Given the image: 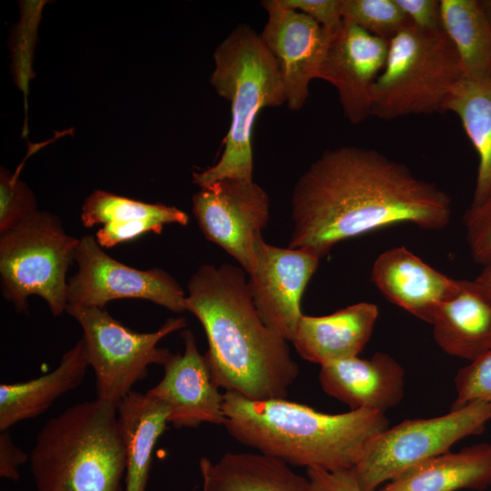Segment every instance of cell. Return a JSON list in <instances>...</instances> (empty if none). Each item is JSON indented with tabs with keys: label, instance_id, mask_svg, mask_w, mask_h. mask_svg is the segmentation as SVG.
I'll return each instance as SVG.
<instances>
[{
	"label": "cell",
	"instance_id": "9c48e42d",
	"mask_svg": "<svg viewBox=\"0 0 491 491\" xmlns=\"http://www.w3.org/2000/svg\"><path fill=\"white\" fill-rule=\"evenodd\" d=\"M80 325L89 366L95 375L97 398L117 405L144 379L151 365L164 366L173 353L157 345L186 326L184 317L169 318L159 329L138 333L125 326L104 308L67 306Z\"/></svg>",
	"mask_w": 491,
	"mask_h": 491
},
{
	"label": "cell",
	"instance_id": "f546056e",
	"mask_svg": "<svg viewBox=\"0 0 491 491\" xmlns=\"http://www.w3.org/2000/svg\"><path fill=\"white\" fill-rule=\"evenodd\" d=\"M466 240L475 261H491V195L477 205H471L464 216Z\"/></svg>",
	"mask_w": 491,
	"mask_h": 491
},
{
	"label": "cell",
	"instance_id": "ac0fdd59",
	"mask_svg": "<svg viewBox=\"0 0 491 491\" xmlns=\"http://www.w3.org/2000/svg\"><path fill=\"white\" fill-rule=\"evenodd\" d=\"M378 316V307L368 302L326 316L303 315L291 342L302 358L320 366L358 356L371 338Z\"/></svg>",
	"mask_w": 491,
	"mask_h": 491
},
{
	"label": "cell",
	"instance_id": "2e32d148",
	"mask_svg": "<svg viewBox=\"0 0 491 491\" xmlns=\"http://www.w3.org/2000/svg\"><path fill=\"white\" fill-rule=\"evenodd\" d=\"M371 281L390 302L429 324L458 287V280L435 269L405 246L387 249L376 257Z\"/></svg>",
	"mask_w": 491,
	"mask_h": 491
},
{
	"label": "cell",
	"instance_id": "1f68e13d",
	"mask_svg": "<svg viewBox=\"0 0 491 491\" xmlns=\"http://www.w3.org/2000/svg\"><path fill=\"white\" fill-rule=\"evenodd\" d=\"M411 25L424 31L441 30L440 1L396 0Z\"/></svg>",
	"mask_w": 491,
	"mask_h": 491
},
{
	"label": "cell",
	"instance_id": "ba28073f",
	"mask_svg": "<svg viewBox=\"0 0 491 491\" xmlns=\"http://www.w3.org/2000/svg\"><path fill=\"white\" fill-rule=\"evenodd\" d=\"M491 404L474 401L446 414L406 419L376 436L355 467L362 491H376L407 469L450 451L458 441L483 433Z\"/></svg>",
	"mask_w": 491,
	"mask_h": 491
},
{
	"label": "cell",
	"instance_id": "d6a6232c",
	"mask_svg": "<svg viewBox=\"0 0 491 491\" xmlns=\"http://www.w3.org/2000/svg\"><path fill=\"white\" fill-rule=\"evenodd\" d=\"M306 476L314 491H362L355 467L337 471L308 468Z\"/></svg>",
	"mask_w": 491,
	"mask_h": 491
},
{
	"label": "cell",
	"instance_id": "f1b7e54d",
	"mask_svg": "<svg viewBox=\"0 0 491 491\" xmlns=\"http://www.w3.org/2000/svg\"><path fill=\"white\" fill-rule=\"evenodd\" d=\"M454 382L456 397L450 409L474 401L491 404V349L460 368Z\"/></svg>",
	"mask_w": 491,
	"mask_h": 491
},
{
	"label": "cell",
	"instance_id": "7402d4cb",
	"mask_svg": "<svg viewBox=\"0 0 491 491\" xmlns=\"http://www.w3.org/2000/svg\"><path fill=\"white\" fill-rule=\"evenodd\" d=\"M89 361L83 339L66 351L50 373L20 383L0 385V431L46 411L84 380Z\"/></svg>",
	"mask_w": 491,
	"mask_h": 491
},
{
	"label": "cell",
	"instance_id": "e0dca14e",
	"mask_svg": "<svg viewBox=\"0 0 491 491\" xmlns=\"http://www.w3.org/2000/svg\"><path fill=\"white\" fill-rule=\"evenodd\" d=\"M318 378L324 392L350 410L386 413L396 406L405 394V370L384 352H376L369 358L355 356L320 366Z\"/></svg>",
	"mask_w": 491,
	"mask_h": 491
},
{
	"label": "cell",
	"instance_id": "4316f807",
	"mask_svg": "<svg viewBox=\"0 0 491 491\" xmlns=\"http://www.w3.org/2000/svg\"><path fill=\"white\" fill-rule=\"evenodd\" d=\"M342 19L390 41L411 23L396 0H341Z\"/></svg>",
	"mask_w": 491,
	"mask_h": 491
},
{
	"label": "cell",
	"instance_id": "e575fe53",
	"mask_svg": "<svg viewBox=\"0 0 491 491\" xmlns=\"http://www.w3.org/2000/svg\"><path fill=\"white\" fill-rule=\"evenodd\" d=\"M491 296V261L484 265V267L476 279Z\"/></svg>",
	"mask_w": 491,
	"mask_h": 491
},
{
	"label": "cell",
	"instance_id": "30bf717a",
	"mask_svg": "<svg viewBox=\"0 0 491 491\" xmlns=\"http://www.w3.org/2000/svg\"><path fill=\"white\" fill-rule=\"evenodd\" d=\"M75 261L78 270L67 282V306L104 308L111 300H149L173 312L185 311L178 282L160 268L138 270L105 253L92 235L79 238Z\"/></svg>",
	"mask_w": 491,
	"mask_h": 491
},
{
	"label": "cell",
	"instance_id": "3957f363",
	"mask_svg": "<svg viewBox=\"0 0 491 491\" xmlns=\"http://www.w3.org/2000/svg\"><path fill=\"white\" fill-rule=\"evenodd\" d=\"M228 434L287 465L337 471L354 468L369 442L389 426L386 413L355 409L326 414L285 398L250 400L224 393Z\"/></svg>",
	"mask_w": 491,
	"mask_h": 491
},
{
	"label": "cell",
	"instance_id": "5b68a950",
	"mask_svg": "<svg viewBox=\"0 0 491 491\" xmlns=\"http://www.w3.org/2000/svg\"><path fill=\"white\" fill-rule=\"evenodd\" d=\"M210 83L230 103L231 122L218 162L193 173L200 188L225 178L253 181L252 137L256 119L265 107L286 103L282 75L260 35L237 25L215 48Z\"/></svg>",
	"mask_w": 491,
	"mask_h": 491
},
{
	"label": "cell",
	"instance_id": "d4e9b609",
	"mask_svg": "<svg viewBox=\"0 0 491 491\" xmlns=\"http://www.w3.org/2000/svg\"><path fill=\"white\" fill-rule=\"evenodd\" d=\"M444 111L456 114L478 155L471 205L491 195V75L465 76L447 98Z\"/></svg>",
	"mask_w": 491,
	"mask_h": 491
},
{
	"label": "cell",
	"instance_id": "277c9868",
	"mask_svg": "<svg viewBox=\"0 0 491 491\" xmlns=\"http://www.w3.org/2000/svg\"><path fill=\"white\" fill-rule=\"evenodd\" d=\"M29 461L36 491H122L125 452L117 406L96 398L50 418Z\"/></svg>",
	"mask_w": 491,
	"mask_h": 491
},
{
	"label": "cell",
	"instance_id": "6da1fadb",
	"mask_svg": "<svg viewBox=\"0 0 491 491\" xmlns=\"http://www.w3.org/2000/svg\"><path fill=\"white\" fill-rule=\"evenodd\" d=\"M451 217V198L435 183L375 149L342 146L326 150L295 185L288 247L322 258L346 239L401 224L441 230Z\"/></svg>",
	"mask_w": 491,
	"mask_h": 491
},
{
	"label": "cell",
	"instance_id": "52a82bcc",
	"mask_svg": "<svg viewBox=\"0 0 491 491\" xmlns=\"http://www.w3.org/2000/svg\"><path fill=\"white\" fill-rule=\"evenodd\" d=\"M78 243L58 217L42 211L1 234L2 292L17 312L27 313L33 295L42 297L55 316L66 310V271Z\"/></svg>",
	"mask_w": 491,
	"mask_h": 491
},
{
	"label": "cell",
	"instance_id": "4fadbf2b",
	"mask_svg": "<svg viewBox=\"0 0 491 491\" xmlns=\"http://www.w3.org/2000/svg\"><path fill=\"white\" fill-rule=\"evenodd\" d=\"M255 254L247 281L254 304L269 328L292 341L303 316L302 296L321 258L304 249L271 246L262 236Z\"/></svg>",
	"mask_w": 491,
	"mask_h": 491
},
{
	"label": "cell",
	"instance_id": "d590c367",
	"mask_svg": "<svg viewBox=\"0 0 491 491\" xmlns=\"http://www.w3.org/2000/svg\"><path fill=\"white\" fill-rule=\"evenodd\" d=\"M484 11L491 24V0H481Z\"/></svg>",
	"mask_w": 491,
	"mask_h": 491
},
{
	"label": "cell",
	"instance_id": "7c38bea8",
	"mask_svg": "<svg viewBox=\"0 0 491 491\" xmlns=\"http://www.w3.org/2000/svg\"><path fill=\"white\" fill-rule=\"evenodd\" d=\"M326 32L316 78L336 88L345 115L359 124L371 116L373 90L385 67L389 41L344 20Z\"/></svg>",
	"mask_w": 491,
	"mask_h": 491
},
{
	"label": "cell",
	"instance_id": "8fae6325",
	"mask_svg": "<svg viewBox=\"0 0 491 491\" xmlns=\"http://www.w3.org/2000/svg\"><path fill=\"white\" fill-rule=\"evenodd\" d=\"M192 204L205 238L249 274L256 263V242L269 219L267 193L254 181L225 178L200 188Z\"/></svg>",
	"mask_w": 491,
	"mask_h": 491
},
{
	"label": "cell",
	"instance_id": "4dcf8cb0",
	"mask_svg": "<svg viewBox=\"0 0 491 491\" xmlns=\"http://www.w3.org/2000/svg\"><path fill=\"white\" fill-rule=\"evenodd\" d=\"M285 8L293 9L313 18L322 27L330 29L343 19L341 0H277Z\"/></svg>",
	"mask_w": 491,
	"mask_h": 491
},
{
	"label": "cell",
	"instance_id": "484cf974",
	"mask_svg": "<svg viewBox=\"0 0 491 491\" xmlns=\"http://www.w3.org/2000/svg\"><path fill=\"white\" fill-rule=\"evenodd\" d=\"M440 20L466 76L491 75V24L481 0H440Z\"/></svg>",
	"mask_w": 491,
	"mask_h": 491
},
{
	"label": "cell",
	"instance_id": "8d00e7d4",
	"mask_svg": "<svg viewBox=\"0 0 491 491\" xmlns=\"http://www.w3.org/2000/svg\"><path fill=\"white\" fill-rule=\"evenodd\" d=\"M202 491H206V490H205V489L203 488V490H202Z\"/></svg>",
	"mask_w": 491,
	"mask_h": 491
},
{
	"label": "cell",
	"instance_id": "603a6c76",
	"mask_svg": "<svg viewBox=\"0 0 491 491\" xmlns=\"http://www.w3.org/2000/svg\"><path fill=\"white\" fill-rule=\"evenodd\" d=\"M206 491H314L308 477L286 463L260 453H225L216 463H199Z\"/></svg>",
	"mask_w": 491,
	"mask_h": 491
},
{
	"label": "cell",
	"instance_id": "7a4b0ae2",
	"mask_svg": "<svg viewBox=\"0 0 491 491\" xmlns=\"http://www.w3.org/2000/svg\"><path fill=\"white\" fill-rule=\"evenodd\" d=\"M185 311L205 329L204 356L218 388L250 400L287 396L299 367L287 340L262 320L242 268L200 266L188 282Z\"/></svg>",
	"mask_w": 491,
	"mask_h": 491
},
{
	"label": "cell",
	"instance_id": "d6986e66",
	"mask_svg": "<svg viewBox=\"0 0 491 491\" xmlns=\"http://www.w3.org/2000/svg\"><path fill=\"white\" fill-rule=\"evenodd\" d=\"M431 325L444 352L471 362L491 349V296L476 280H458L456 291L439 306Z\"/></svg>",
	"mask_w": 491,
	"mask_h": 491
},
{
	"label": "cell",
	"instance_id": "8992f818",
	"mask_svg": "<svg viewBox=\"0 0 491 491\" xmlns=\"http://www.w3.org/2000/svg\"><path fill=\"white\" fill-rule=\"evenodd\" d=\"M465 76L459 55L442 29L424 31L410 24L389 41L373 90L371 115L391 120L444 111Z\"/></svg>",
	"mask_w": 491,
	"mask_h": 491
},
{
	"label": "cell",
	"instance_id": "44dd1931",
	"mask_svg": "<svg viewBox=\"0 0 491 491\" xmlns=\"http://www.w3.org/2000/svg\"><path fill=\"white\" fill-rule=\"evenodd\" d=\"M491 486V443L448 451L412 466L376 491H483Z\"/></svg>",
	"mask_w": 491,
	"mask_h": 491
},
{
	"label": "cell",
	"instance_id": "836d02e7",
	"mask_svg": "<svg viewBox=\"0 0 491 491\" xmlns=\"http://www.w3.org/2000/svg\"><path fill=\"white\" fill-rule=\"evenodd\" d=\"M29 456L13 442L7 431L0 434V476L17 481L20 479L19 467Z\"/></svg>",
	"mask_w": 491,
	"mask_h": 491
},
{
	"label": "cell",
	"instance_id": "cb8c5ba5",
	"mask_svg": "<svg viewBox=\"0 0 491 491\" xmlns=\"http://www.w3.org/2000/svg\"><path fill=\"white\" fill-rule=\"evenodd\" d=\"M169 408L161 400L131 391L117 405L125 452V491H145L154 447L166 429Z\"/></svg>",
	"mask_w": 491,
	"mask_h": 491
},
{
	"label": "cell",
	"instance_id": "5bb4252c",
	"mask_svg": "<svg viewBox=\"0 0 491 491\" xmlns=\"http://www.w3.org/2000/svg\"><path fill=\"white\" fill-rule=\"evenodd\" d=\"M267 22L260 37L276 60L292 111L301 109L308 97V85L316 78L326 32L304 13L285 8L277 0L263 1Z\"/></svg>",
	"mask_w": 491,
	"mask_h": 491
},
{
	"label": "cell",
	"instance_id": "9a60e30c",
	"mask_svg": "<svg viewBox=\"0 0 491 491\" xmlns=\"http://www.w3.org/2000/svg\"><path fill=\"white\" fill-rule=\"evenodd\" d=\"M184 352L172 354L163 378L146 394L169 408L168 423L175 427L196 428L203 423L224 425V393L215 385L194 334L183 331Z\"/></svg>",
	"mask_w": 491,
	"mask_h": 491
},
{
	"label": "cell",
	"instance_id": "ffe728a7",
	"mask_svg": "<svg viewBox=\"0 0 491 491\" xmlns=\"http://www.w3.org/2000/svg\"><path fill=\"white\" fill-rule=\"evenodd\" d=\"M81 220L85 226L103 225L95 239L101 247L110 248L153 232L161 233L169 224L186 225L187 214L162 204H149L95 190L85 200Z\"/></svg>",
	"mask_w": 491,
	"mask_h": 491
},
{
	"label": "cell",
	"instance_id": "83f0119b",
	"mask_svg": "<svg viewBox=\"0 0 491 491\" xmlns=\"http://www.w3.org/2000/svg\"><path fill=\"white\" fill-rule=\"evenodd\" d=\"M19 172L11 174L5 168L0 173V233L3 234L35 214L36 202L33 192L19 179Z\"/></svg>",
	"mask_w": 491,
	"mask_h": 491
}]
</instances>
